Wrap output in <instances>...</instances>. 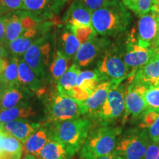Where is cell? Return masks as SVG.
I'll list each match as a JSON object with an SVG mask.
<instances>
[{
  "instance_id": "cell-1",
  "label": "cell",
  "mask_w": 159,
  "mask_h": 159,
  "mask_svg": "<svg viewBox=\"0 0 159 159\" xmlns=\"http://www.w3.org/2000/svg\"><path fill=\"white\" fill-rule=\"evenodd\" d=\"M132 21L130 12L119 0H108L92 12L91 26L96 34L114 36L126 30Z\"/></svg>"
},
{
  "instance_id": "cell-2",
  "label": "cell",
  "mask_w": 159,
  "mask_h": 159,
  "mask_svg": "<svg viewBox=\"0 0 159 159\" xmlns=\"http://www.w3.org/2000/svg\"><path fill=\"white\" fill-rule=\"evenodd\" d=\"M92 124L88 119L76 118L54 123L53 135L63 143L69 157L82 148Z\"/></svg>"
},
{
  "instance_id": "cell-3",
  "label": "cell",
  "mask_w": 159,
  "mask_h": 159,
  "mask_svg": "<svg viewBox=\"0 0 159 159\" xmlns=\"http://www.w3.org/2000/svg\"><path fill=\"white\" fill-rule=\"evenodd\" d=\"M122 130L119 128L102 127L89 134L80 151L82 159H94L114 152Z\"/></svg>"
},
{
  "instance_id": "cell-4",
  "label": "cell",
  "mask_w": 159,
  "mask_h": 159,
  "mask_svg": "<svg viewBox=\"0 0 159 159\" xmlns=\"http://www.w3.org/2000/svg\"><path fill=\"white\" fill-rule=\"evenodd\" d=\"M47 111L49 120L52 123L79 118L80 115L85 114L83 101L59 93L47 102Z\"/></svg>"
},
{
  "instance_id": "cell-5",
  "label": "cell",
  "mask_w": 159,
  "mask_h": 159,
  "mask_svg": "<svg viewBox=\"0 0 159 159\" xmlns=\"http://www.w3.org/2000/svg\"><path fill=\"white\" fill-rule=\"evenodd\" d=\"M97 71L102 80L110 82L112 86L119 85L130 76V70L123 59V55L116 48H111L105 52L98 63Z\"/></svg>"
},
{
  "instance_id": "cell-6",
  "label": "cell",
  "mask_w": 159,
  "mask_h": 159,
  "mask_svg": "<svg viewBox=\"0 0 159 159\" xmlns=\"http://www.w3.org/2000/svg\"><path fill=\"white\" fill-rule=\"evenodd\" d=\"M151 139L144 130L128 133L119 140L114 153L122 159H144Z\"/></svg>"
},
{
  "instance_id": "cell-7",
  "label": "cell",
  "mask_w": 159,
  "mask_h": 159,
  "mask_svg": "<svg viewBox=\"0 0 159 159\" xmlns=\"http://www.w3.org/2000/svg\"><path fill=\"white\" fill-rule=\"evenodd\" d=\"M125 87L121 83L111 87L102 107L93 115L102 122H111L118 119L125 109Z\"/></svg>"
},
{
  "instance_id": "cell-8",
  "label": "cell",
  "mask_w": 159,
  "mask_h": 159,
  "mask_svg": "<svg viewBox=\"0 0 159 159\" xmlns=\"http://www.w3.org/2000/svg\"><path fill=\"white\" fill-rule=\"evenodd\" d=\"M51 47L45 38L40 37L24 55V61L30 67L39 79L46 76V66L49 60Z\"/></svg>"
},
{
  "instance_id": "cell-9",
  "label": "cell",
  "mask_w": 159,
  "mask_h": 159,
  "mask_svg": "<svg viewBox=\"0 0 159 159\" xmlns=\"http://www.w3.org/2000/svg\"><path fill=\"white\" fill-rule=\"evenodd\" d=\"M67 0H23L22 10L38 22L55 17Z\"/></svg>"
},
{
  "instance_id": "cell-10",
  "label": "cell",
  "mask_w": 159,
  "mask_h": 159,
  "mask_svg": "<svg viewBox=\"0 0 159 159\" xmlns=\"http://www.w3.org/2000/svg\"><path fill=\"white\" fill-rule=\"evenodd\" d=\"M129 85L125 88V109L127 114L136 117L146 113V104L144 101V93L150 88L129 77Z\"/></svg>"
},
{
  "instance_id": "cell-11",
  "label": "cell",
  "mask_w": 159,
  "mask_h": 159,
  "mask_svg": "<svg viewBox=\"0 0 159 159\" xmlns=\"http://www.w3.org/2000/svg\"><path fill=\"white\" fill-rule=\"evenodd\" d=\"M159 24V11L150 10L141 16L137 25V43L144 48H152L157 33Z\"/></svg>"
},
{
  "instance_id": "cell-12",
  "label": "cell",
  "mask_w": 159,
  "mask_h": 159,
  "mask_svg": "<svg viewBox=\"0 0 159 159\" xmlns=\"http://www.w3.org/2000/svg\"><path fill=\"white\" fill-rule=\"evenodd\" d=\"M122 55L131 77L150 61L153 53L150 49L140 47L137 43H134V41H131L128 43L125 53Z\"/></svg>"
},
{
  "instance_id": "cell-13",
  "label": "cell",
  "mask_w": 159,
  "mask_h": 159,
  "mask_svg": "<svg viewBox=\"0 0 159 159\" xmlns=\"http://www.w3.org/2000/svg\"><path fill=\"white\" fill-rule=\"evenodd\" d=\"M52 136V126L48 123L41 124L23 144V155L34 156L37 159L41 150Z\"/></svg>"
},
{
  "instance_id": "cell-14",
  "label": "cell",
  "mask_w": 159,
  "mask_h": 159,
  "mask_svg": "<svg viewBox=\"0 0 159 159\" xmlns=\"http://www.w3.org/2000/svg\"><path fill=\"white\" fill-rule=\"evenodd\" d=\"M105 46V40L95 36L80 44L74 57L75 64L79 67H84L90 64L98 56Z\"/></svg>"
},
{
  "instance_id": "cell-15",
  "label": "cell",
  "mask_w": 159,
  "mask_h": 159,
  "mask_svg": "<svg viewBox=\"0 0 159 159\" xmlns=\"http://www.w3.org/2000/svg\"><path fill=\"white\" fill-rule=\"evenodd\" d=\"M91 16L92 12L80 0H75L66 11L63 21L69 28L91 25Z\"/></svg>"
},
{
  "instance_id": "cell-16",
  "label": "cell",
  "mask_w": 159,
  "mask_h": 159,
  "mask_svg": "<svg viewBox=\"0 0 159 159\" xmlns=\"http://www.w3.org/2000/svg\"><path fill=\"white\" fill-rule=\"evenodd\" d=\"M42 123L32 122L26 119H19L2 124V130L12 135L24 144Z\"/></svg>"
},
{
  "instance_id": "cell-17",
  "label": "cell",
  "mask_w": 159,
  "mask_h": 159,
  "mask_svg": "<svg viewBox=\"0 0 159 159\" xmlns=\"http://www.w3.org/2000/svg\"><path fill=\"white\" fill-rule=\"evenodd\" d=\"M131 77L148 87L159 84V55H152L150 61Z\"/></svg>"
},
{
  "instance_id": "cell-18",
  "label": "cell",
  "mask_w": 159,
  "mask_h": 159,
  "mask_svg": "<svg viewBox=\"0 0 159 159\" xmlns=\"http://www.w3.org/2000/svg\"><path fill=\"white\" fill-rule=\"evenodd\" d=\"M31 97L32 93L30 91L21 86V85L18 86L7 87L0 99L1 111L14 108L23 104L25 102V99H29Z\"/></svg>"
},
{
  "instance_id": "cell-19",
  "label": "cell",
  "mask_w": 159,
  "mask_h": 159,
  "mask_svg": "<svg viewBox=\"0 0 159 159\" xmlns=\"http://www.w3.org/2000/svg\"><path fill=\"white\" fill-rule=\"evenodd\" d=\"M111 87L112 85L108 81H104L97 85L88 98L83 101L85 114H91L93 115L102 107Z\"/></svg>"
},
{
  "instance_id": "cell-20",
  "label": "cell",
  "mask_w": 159,
  "mask_h": 159,
  "mask_svg": "<svg viewBox=\"0 0 159 159\" xmlns=\"http://www.w3.org/2000/svg\"><path fill=\"white\" fill-rule=\"evenodd\" d=\"M18 80L20 85L30 91H35V92L41 91L42 86L41 80L37 77L30 67L25 63L24 59L19 60Z\"/></svg>"
},
{
  "instance_id": "cell-21",
  "label": "cell",
  "mask_w": 159,
  "mask_h": 159,
  "mask_svg": "<svg viewBox=\"0 0 159 159\" xmlns=\"http://www.w3.org/2000/svg\"><path fill=\"white\" fill-rule=\"evenodd\" d=\"M80 72V67L74 63L57 80V89L60 94L72 97L73 91L76 87L77 76Z\"/></svg>"
},
{
  "instance_id": "cell-22",
  "label": "cell",
  "mask_w": 159,
  "mask_h": 159,
  "mask_svg": "<svg viewBox=\"0 0 159 159\" xmlns=\"http://www.w3.org/2000/svg\"><path fill=\"white\" fill-rule=\"evenodd\" d=\"M21 11L6 14L7 24L5 29V45H7L12 41L21 37L25 32L21 20Z\"/></svg>"
},
{
  "instance_id": "cell-23",
  "label": "cell",
  "mask_w": 159,
  "mask_h": 159,
  "mask_svg": "<svg viewBox=\"0 0 159 159\" xmlns=\"http://www.w3.org/2000/svg\"><path fill=\"white\" fill-rule=\"evenodd\" d=\"M68 157L66 147L53 135L44 145L37 159H67Z\"/></svg>"
},
{
  "instance_id": "cell-24",
  "label": "cell",
  "mask_w": 159,
  "mask_h": 159,
  "mask_svg": "<svg viewBox=\"0 0 159 159\" xmlns=\"http://www.w3.org/2000/svg\"><path fill=\"white\" fill-rule=\"evenodd\" d=\"M102 80L98 71L86 70L80 71L77 79V89L89 97Z\"/></svg>"
},
{
  "instance_id": "cell-25",
  "label": "cell",
  "mask_w": 159,
  "mask_h": 159,
  "mask_svg": "<svg viewBox=\"0 0 159 159\" xmlns=\"http://www.w3.org/2000/svg\"><path fill=\"white\" fill-rule=\"evenodd\" d=\"M35 112L30 106L25 102L14 108L0 111V121L4 123L19 119H27L33 116Z\"/></svg>"
},
{
  "instance_id": "cell-26",
  "label": "cell",
  "mask_w": 159,
  "mask_h": 159,
  "mask_svg": "<svg viewBox=\"0 0 159 159\" xmlns=\"http://www.w3.org/2000/svg\"><path fill=\"white\" fill-rule=\"evenodd\" d=\"M140 127L146 131L152 142H159V111L146 113Z\"/></svg>"
},
{
  "instance_id": "cell-27",
  "label": "cell",
  "mask_w": 159,
  "mask_h": 159,
  "mask_svg": "<svg viewBox=\"0 0 159 159\" xmlns=\"http://www.w3.org/2000/svg\"><path fill=\"white\" fill-rule=\"evenodd\" d=\"M18 66L19 60L16 57L7 61L5 70L0 75V81L7 85V87L19 85L18 80Z\"/></svg>"
},
{
  "instance_id": "cell-28",
  "label": "cell",
  "mask_w": 159,
  "mask_h": 159,
  "mask_svg": "<svg viewBox=\"0 0 159 159\" xmlns=\"http://www.w3.org/2000/svg\"><path fill=\"white\" fill-rule=\"evenodd\" d=\"M61 52L69 60L72 58L76 55L80 43L72 32L66 31L61 35Z\"/></svg>"
},
{
  "instance_id": "cell-29",
  "label": "cell",
  "mask_w": 159,
  "mask_h": 159,
  "mask_svg": "<svg viewBox=\"0 0 159 159\" xmlns=\"http://www.w3.org/2000/svg\"><path fill=\"white\" fill-rule=\"evenodd\" d=\"M39 39L21 36L12 41L7 46L11 54L15 56H20V55H25L27 49Z\"/></svg>"
},
{
  "instance_id": "cell-30",
  "label": "cell",
  "mask_w": 159,
  "mask_h": 159,
  "mask_svg": "<svg viewBox=\"0 0 159 159\" xmlns=\"http://www.w3.org/2000/svg\"><path fill=\"white\" fill-rule=\"evenodd\" d=\"M69 59L61 50L57 51L55 58L50 66L51 75L53 78L57 80L68 69Z\"/></svg>"
},
{
  "instance_id": "cell-31",
  "label": "cell",
  "mask_w": 159,
  "mask_h": 159,
  "mask_svg": "<svg viewBox=\"0 0 159 159\" xmlns=\"http://www.w3.org/2000/svg\"><path fill=\"white\" fill-rule=\"evenodd\" d=\"M144 97L146 104V113L159 111V84L150 86L145 91Z\"/></svg>"
},
{
  "instance_id": "cell-32",
  "label": "cell",
  "mask_w": 159,
  "mask_h": 159,
  "mask_svg": "<svg viewBox=\"0 0 159 159\" xmlns=\"http://www.w3.org/2000/svg\"><path fill=\"white\" fill-rule=\"evenodd\" d=\"M69 29L72 32L73 34L77 37L80 44L88 41L89 40L94 38L96 35L91 25L71 27Z\"/></svg>"
},
{
  "instance_id": "cell-33",
  "label": "cell",
  "mask_w": 159,
  "mask_h": 159,
  "mask_svg": "<svg viewBox=\"0 0 159 159\" xmlns=\"http://www.w3.org/2000/svg\"><path fill=\"white\" fill-rule=\"evenodd\" d=\"M23 0H0V14L6 15L22 10Z\"/></svg>"
},
{
  "instance_id": "cell-34",
  "label": "cell",
  "mask_w": 159,
  "mask_h": 159,
  "mask_svg": "<svg viewBox=\"0 0 159 159\" xmlns=\"http://www.w3.org/2000/svg\"><path fill=\"white\" fill-rule=\"evenodd\" d=\"M156 0H137L132 11L139 16H142L153 8Z\"/></svg>"
},
{
  "instance_id": "cell-35",
  "label": "cell",
  "mask_w": 159,
  "mask_h": 159,
  "mask_svg": "<svg viewBox=\"0 0 159 159\" xmlns=\"http://www.w3.org/2000/svg\"><path fill=\"white\" fill-rule=\"evenodd\" d=\"M159 157V142H152L145 152L144 159H157Z\"/></svg>"
},
{
  "instance_id": "cell-36",
  "label": "cell",
  "mask_w": 159,
  "mask_h": 159,
  "mask_svg": "<svg viewBox=\"0 0 159 159\" xmlns=\"http://www.w3.org/2000/svg\"><path fill=\"white\" fill-rule=\"evenodd\" d=\"M84 5L86 6L91 12H94L98 10L105 4L108 2V0H80Z\"/></svg>"
},
{
  "instance_id": "cell-37",
  "label": "cell",
  "mask_w": 159,
  "mask_h": 159,
  "mask_svg": "<svg viewBox=\"0 0 159 159\" xmlns=\"http://www.w3.org/2000/svg\"><path fill=\"white\" fill-rule=\"evenodd\" d=\"M7 19L6 15H0V45H5V29Z\"/></svg>"
},
{
  "instance_id": "cell-38",
  "label": "cell",
  "mask_w": 159,
  "mask_h": 159,
  "mask_svg": "<svg viewBox=\"0 0 159 159\" xmlns=\"http://www.w3.org/2000/svg\"><path fill=\"white\" fill-rule=\"evenodd\" d=\"M7 132L4 131L2 130H0V159L3 156V142L4 139H5Z\"/></svg>"
},
{
  "instance_id": "cell-39",
  "label": "cell",
  "mask_w": 159,
  "mask_h": 159,
  "mask_svg": "<svg viewBox=\"0 0 159 159\" xmlns=\"http://www.w3.org/2000/svg\"><path fill=\"white\" fill-rule=\"evenodd\" d=\"M137 0H122V2L124 5L126 6L129 9L132 11L133 8L134 7L135 5H136Z\"/></svg>"
},
{
  "instance_id": "cell-40",
  "label": "cell",
  "mask_w": 159,
  "mask_h": 159,
  "mask_svg": "<svg viewBox=\"0 0 159 159\" xmlns=\"http://www.w3.org/2000/svg\"><path fill=\"white\" fill-rule=\"evenodd\" d=\"M94 159H122V158L117 156L115 153H111L110 155H108V156H102V157H99V158H96Z\"/></svg>"
},
{
  "instance_id": "cell-41",
  "label": "cell",
  "mask_w": 159,
  "mask_h": 159,
  "mask_svg": "<svg viewBox=\"0 0 159 159\" xmlns=\"http://www.w3.org/2000/svg\"><path fill=\"white\" fill-rule=\"evenodd\" d=\"M7 57V51L4 48L3 46L0 45V59H5Z\"/></svg>"
},
{
  "instance_id": "cell-42",
  "label": "cell",
  "mask_w": 159,
  "mask_h": 159,
  "mask_svg": "<svg viewBox=\"0 0 159 159\" xmlns=\"http://www.w3.org/2000/svg\"><path fill=\"white\" fill-rule=\"evenodd\" d=\"M7 61H6L5 59H0V75L5 70L6 65H7Z\"/></svg>"
},
{
  "instance_id": "cell-43",
  "label": "cell",
  "mask_w": 159,
  "mask_h": 159,
  "mask_svg": "<svg viewBox=\"0 0 159 159\" xmlns=\"http://www.w3.org/2000/svg\"><path fill=\"white\" fill-rule=\"evenodd\" d=\"M159 47V24H158V33H157L156 40H155L153 45H152V48L151 49H154L156 48V47Z\"/></svg>"
},
{
  "instance_id": "cell-44",
  "label": "cell",
  "mask_w": 159,
  "mask_h": 159,
  "mask_svg": "<svg viewBox=\"0 0 159 159\" xmlns=\"http://www.w3.org/2000/svg\"><path fill=\"white\" fill-rule=\"evenodd\" d=\"M152 9H155V10H156V11H159V0H156V5H154L153 8Z\"/></svg>"
},
{
  "instance_id": "cell-45",
  "label": "cell",
  "mask_w": 159,
  "mask_h": 159,
  "mask_svg": "<svg viewBox=\"0 0 159 159\" xmlns=\"http://www.w3.org/2000/svg\"><path fill=\"white\" fill-rule=\"evenodd\" d=\"M151 50H152V53L153 54H158L159 55V47H156V48H154V49H150Z\"/></svg>"
},
{
  "instance_id": "cell-46",
  "label": "cell",
  "mask_w": 159,
  "mask_h": 159,
  "mask_svg": "<svg viewBox=\"0 0 159 159\" xmlns=\"http://www.w3.org/2000/svg\"><path fill=\"white\" fill-rule=\"evenodd\" d=\"M23 159H36V158H35L34 156H25V158Z\"/></svg>"
},
{
  "instance_id": "cell-47",
  "label": "cell",
  "mask_w": 159,
  "mask_h": 159,
  "mask_svg": "<svg viewBox=\"0 0 159 159\" xmlns=\"http://www.w3.org/2000/svg\"><path fill=\"white\" fill-rule=\"evenodd\" d=\"M0 130H2V123L1 122V121H0Z\"/></svg>"
},
{
  "instance_id": "cell-48",
  "label": "cell",
  "mask_w": 159,
  "mask_h": 159,
  "mask_svg": "<svg viewBox=\"0 0 159 159\" xmlns=\"http://www.w3.org/2000/svg\"><path fill=\"white\" fill-rule=\"evenodd\" d=\"M157 159H159V157H158V158H157Z\"/></svg>"
},
{
  "instance_id": "cell-49",
  "label": "cell",
  "mask_w": 159,
  "mask_h": 159,
  "mask_svg": "<svg viewBox=\"0 0 159 159\" xmlns=\"http://www.w3.org/2000/svg\"><path fill=\"white\" fill-rule=\"evenodd\" d=\"M0 15H1V14H0Z\"/></svg>"
}]
</instances>
